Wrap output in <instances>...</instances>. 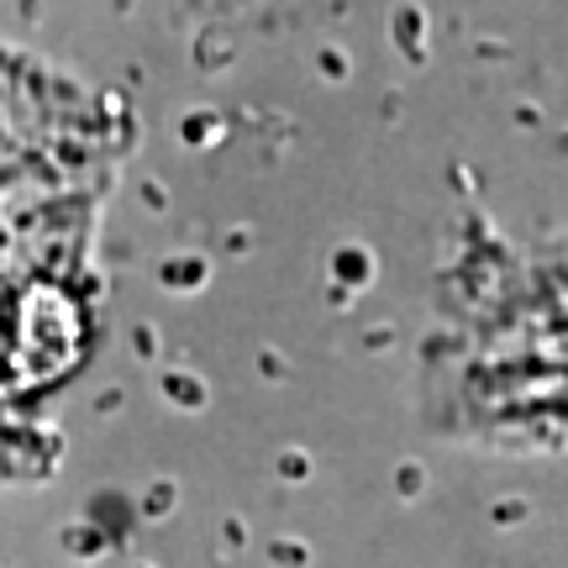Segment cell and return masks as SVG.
Wrapping results in <instances>:
<instances>
[{"label": "cell", "mask_w": 568, "mask_h": 568, "mask_svg": "<svg viewBox=\"0 0 568 568\" xmlns=\"http://www.w3.org/2000/svg\"><path fill=\"white\" fill-rule=\"evenodd\" d=\"M11 132L0 138V153L17 142ZM63 211H69V195L59 180L42 174V180L11 184L0 169V389L38 385L69 353V337L27 322V316H42L53 326H74L69 301L53 284L63 253H69Z\"/></svg>", "instance_id": "cell-1"}]
</instances>
